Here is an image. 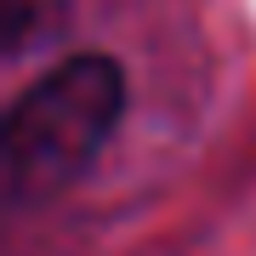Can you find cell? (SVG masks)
Here are the masks:
<instances>
[{
    "mask_svg": "<svg viewBox=\"0 0 256 256\" xmlns=\"http://www.w3.org/2000/svg\"><path fill=\"white\" fill-rule=\"evenodd\" d=\"M126 108V74L114 57H68L46 80H34L6 114L0 176L12 205L57 200L114 137Z\"/></svg>",
    "mask_w": 256,
    "mask_h": 256,
    "instance_id": "obj_1",
    "label": "cell"
}]
</instances>
